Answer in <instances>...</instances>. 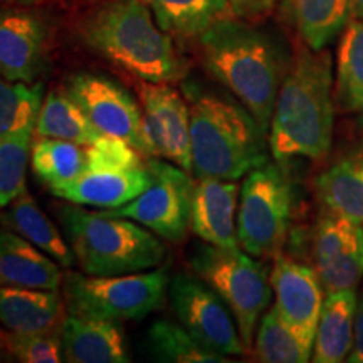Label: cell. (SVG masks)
<instances>
[{"instance_id": "21", "label": "cell", "mask_w": 363, "mask_h": 363, "mask_svg": "<svg viewBox=\"0 0 363 363\" xmlns=\"http://www.w3.org/2000/svg\"><path fill=\"white\" fill-rule=\"evenodd\" d=\"M357 299V291L325 294L313 347V362L340 363L348 360L355 342Z\"/></svg>"}, {"instance_id": "20", "label": "cell", "mask_w": 363, "mask_h": 363, "mask_svg": "<svg viewBox=\"0 0 363 363\" xmlns=\"http://www.w3.org/2000/svg\"><path fill=\"white\" fill-rule=\"evenodd\" d=\"M65 305L59 291L0 286V323L12 333L61 330Z\"/></svg>"}, {"instance_id": "18", "label": "cell", "mask_w": 363, "mask_h": 363, "mask_svg": "<svg viewBox=\"0 0 363 363\" xmlns=\"http://www.w3.org/2000/svg\"><path fill=\"white\" fill-rule=\"evenodd\" d=\"M152 182L147 163L138 169L89 170L69 184L52 189V195L81 207L116 208L138 197Z\"/></svg>"}, {"instance_id": "36", "label": "cell", "mask_w": 363, "mask_h": 363, "mask_svg": "<svg viewBox=\"0 0 363 363\" xmlns=\"http://www.w3.org/2000/svg\"><path fill=\"white\" fill-rule=\"evenodd\" d=\"M350 363H363V279L362 291L357 299V315H355V342H353V350L348 357Z\"/></svg>"}, {"instance_id": "27", "label": "cell", "mask_w": 363, "mask_h": 363, "mask_svg": "<svg viewBox=\"0 0 363 363\" xmlns=\"http://www.w3.org/2000/svg\"><path fill=\"white\" fill-rule=\"evenodd\" d=\"M30 167L34 175L52 190L84 174L86 148L67 140L38 136L30 150Z\"/></svg>"}, {"instance_id": "37", "label": "cell", "mask_w": 363, "mask_h": 363, "mask_svg": "<svg viewBox=\"0 0 363 363\" xmlns=\"http://www.w3.org/2000/svg\"><path fill=\"white\" fill-rule=\"evenodd\" d=\"M43 0H0V6H19V7H34Z\"/></svg>"}, {"instance_id": "19", "label": "cell", "mask_w": 363, "mask_h": 363, "mask_svg": "<svg viewBox=\"0 0 363 363\" xmlns=\"http://www.w3.org/2000/svg\"><path fill=\"white\" fill-rule=\"evenodd\" d=\"M62 279L61 267L49 254L11 229H0V286L59 291Z\"/></svg>"}, {"instance_id": "25", "label": "cell", "mask_w": 363, "mask_h": 363, "mask_svg": "<svg viewBox=\"0 0 363 363\" xmlns=\"http://www.w3.org/2000/svg\"><path fill=\"white\" fill-rule=\"evenodd\" d=\"M157 24L180 39H199L217 22L234 17L229 0H143Z\"/></svg>"}, {"instance_id": "33", "label": "cell", "mask_w": 363, "mask_h": 363, "mask_svg": "<svg viewBox=\"0 0 363 363\" xmlns=\"http://www.w3.org/2000/svg\"><path fill=\"white\" fill-rule=\"evenodd\" d=\"M86 148V172L89 170H125L143 167V153L118 136L101 133Z\"/></svg>"}, {"instance_id": "30", "label": "cell", "mask_w": 363, "mask_h": 363, "mask_svg": "<svg viewBox=\"0 0 363 363\" xmlns=\"http://www.w3.org/2000/svg\"><path fill=\"white\" fill-rule=\"evenodd\" d=\"M147 347L157 362L170 363H222L229 362L219 353L208 350L182 325L160 320L148 328Z\"/></svg>"}, {"instance_id": "9", "label": "cell", "mask_w": 363, "mask_h": 363, "mask_svg": "<svg viewBox=\"0 0 363 363\" xmlns=\"http://www.w3.org/2000/svg\"><path fill=\"white\" fill-rule=\"evenodd\" d=\"M147 167L152 182L138 197L116 208H101V214L138 222L160 239L182 242L190 229L194 182L189 172L169 160L150 157Z\"/></svg>"}, {"instance_id": "11", "label": "cell", "mask_w": 363, "mask_h": 363, "mask_svg": "<svg viewBox=\"0 0 363 363\" xmlns=\"http://www.w3.org/2000/svg\"><path fill=\"white\" fill-rule=\"evenodd\" d=\"M65 91L101 133L123 138L143 155L155 157L143 111L120 83L103 74L78 72L66 81Z\"/></svg>"}, {"instance_id": "2", "label": "cell", "mask_w": 363, "mask_h": 363, "mask_svg": "<svg viewBox=\"0 0 363 363\" xmlns=\"http://www.w3.org/2000/svg\"><path fill=\"white\" fill-rule=\"evenodd\" d=\"M197 40L208 74L229 89L267 133L289 67L274 40L238 17L217 22Z\"/></svg>"}, {"instance_id": "26", "label": "cell", "mask_w": 363, "mask_h": 363, "mask_svg": "<svg viewBox=\"0 0 363 363\" xmlns=\"http://www.w3.org/2000/svg\"><path fill=\"white\" fill-rule=\"evenodd\" d=\"M34 131L38 136L67 140L79 145L93 143L101 135L65 89L49 93L43 99Z\"/></svg>"}, {"instance_id": "38", "label": "cell", "mask_w": 363, "mask_h": 363, "mask_svg": "<svg viewBox=\"0 0 363 363\" xmlns=\"http://www.w3.org/2000/svg\"><path fill=\"white\" fill-rule=\"evenodd\" d=\"M350 11L352 19L363 21V0H350Z\"/></svg>"}, {"instance_id": "7", "label": "cell", "mask_w": 363, "mask_h": 363, "mask_svg": "<svg viewBox=\"0 0 363 363\" xmlns=\"http://www.w3.org/2000/svg\"><path fill=\"white\" fill-rule=\"evenodd\" d=\"M169 266L115 276L67 272L62 298L71 315L111 321H138L157 311L169 294Z\"/></svg>"}, {"instance_id": "16", "label": "cell", "mask_w": 363, "mask_h": 363, "mask_svg": "<svg viewBox=\"0 0 363 363\" xmlns=\"http://www.w3.org/2000/svg\"><path fill=\"white\" fill-rule=\"evenodd\" d=\"M238 180L206 177L194 184L190 229L202 242L224 249H239Z\"/></svg>"}, {"instance_id": "13", "label": "cell", "mask_w": 363, "mask_h": 363, "mask_svg": "<svg viewBox=\"0 0 363 363\" xmlns=\"http://www.w3.org/2000/svg\"><path fill=\"white\" fill-rule=\"evenodd\" d=\"M49 26L30 7L0 6V76L39 83L49 62Z\"/></svg>"}, {"instance_id": "8", "label": "cell", "mask_w": 363, "mask_h": 363, "mask_svg": "<svg viewBox=\"0 0 363 363\" xmlns=\"http://www.w3.org/2000/svg\"><path fill=\"white\" fill-rule=\"evenodd\" d=\"M293 214L291 180L279 162L257 167L242 182L238 208V239L242 251L266 259L283 249Z\"/></svg>"}, {"instance_id": "31", "label": "cell", "mask_w": 363, "mask_h": 363, "mask_svg": "<svg viewBox=\"0 0 363 363\" xmlns=\"http://www.w3.org/2000/svg\"><path fill=\"white\" fill-rule=\"evenodd\" d=\"M35 125L0 135V208L12 203L26 189Z\"/></svg>"}, {"instance_id": "22", "label": "cell", "mask_w": 363, "mask_h": 363, "mask_svg": "<svg viewBox=\"0 0 363 363\" xmlns=\"http://www.w3.org/2000/svg\"><path fill=\"white\" fill-rule=\"evenodd\" d=\"M2 227L11 229L33 242L35 247L52 257L62 267L76 264V256L56 224L44 214L38 206L27 187L12 203H9L7 211L0 216Z\"/></svg>"}, {"instance_id": "34", "label": "cell", "mask_w": 363, "mask_h": 363, "mask_svg": "<svg viewBox=\"0 0 363 363\" xmlns=\"http://www.w3.org/2000/svg\"><path fill=\"white\" fill-rule=\"evenodd\" d=\"M7 350L22 363H59L65 360L62 340L57 331L12 333L6 338Z\"/></svg>"}, {"instance_id": "15", "label": "cell", "mask_w": 363, "mask_h": 363, "mask_svg": "<svg viewBox=\"0 0 363 363\" xmlns=\"http://www.w3.org/2000/svg\"><path fill=\"white\" fill-rule=\"evenodd\" d=\"M269 279L276 299L274 306L281 318L299 337L315 345L326 294L315 267L299 264L279 252L274 257Z\"/></svg>"}, {"instance_id": "5", "label": "cell", "mask_w": 363, "mask_h": 363, "mask_svg": "<svg viewBox=\"0 0 363 363\" xmlns=\"http://www.w3.org/2000/svg\"><path fill=\"white\" fill-rule=\"evenodd\" d=\"M56 216L86 274L115 276L153 269L167 256L160 238L135 220L84 211L76 203L56 206Z\"/></svg>"}, {"instance_id": "32", "label": "cell", "mask_w": 363, "mask_h": 363, "mask_svg": "<svg viewBox=\"0 0 363 363\" xmlns=\"http://www.w3.org/2000/svg\"><path fill=\"white\" fill-rule=\"evenodd\" d=\"M43 93V83H13L0 76V135L35 125Z\"/></svg>"}, {"instance_id": "3", "label": "cell", "mask_w": 363, "mask_h": 363, "mask_svg": "<svg viewBox=\"0 0 363 363\" xmlns=\"http://www.w3.org/2000/svg\"><path fill=\"white\" fill-rule=\"evenodd\" d=\"M84 43L140 81L177 83L187 65L143 0H110L83 24Z\"/></svg>"}, {"instance_id": "29", "label": "cell", "mask_w": 363, "mask_h": 363, "mask_svg": "<svg viewBox=\"0 0 363 363\" xmlns=\"http://www.w3.org/2000/svg\"><path fill=\"white\" fill-rule=\"evenodd\" d=\"M252 347L259 362L306 363L311 360L315 345L299 337L281 318L276 306H271L261 316Z\"/></svg>"}, {"instance_id": "12", "label": "cell", "mask_w": 363, "mask_h": 363, "mask_svg": "<svg viewBox=\"0 0 363 363\" xmlns=\"http://www.w3.org/2000/svg\"><path fill=\"white\" fill-rule=\"evenodd\" d=\"M311 256L325 293L357 291L363 279V225L326 211L313 230Z\"/></svg>"}, {"instance_id": "4", "label": "cell", "mask_w": 363, "mask_h": 363, "mask_svg": "<svg viewBox=\"0 0 363 363\" xmlns=\"http://www.w3.org/2000/svg\"><path fill=\"white\" fill-rule=\"evenodd\" d=\"M192 136V174L239 180L269 162L267 133L240 103L187 89Z\"/></svg>"}, {"instance_id": "35", "label": "cell", "mask_w": 363, "mask_h": 363, "mask_svg": "<svg viewBox=\"0 0 363 363\" xmlns=\"http://www.w3.org/2000/svg\"><path fill=\"white\" fill-rule=\"evenodd\" d=\"M234 17L246 22L264 19L274 11L279 0H229Z\"/></svg>"}, {"instance_id": "6", "label": "cell", "mask_w": 363, "mask_h": 363, "mask_svg": "<svg viewBox=\"0 0 363 363\" xmlns=\"http://www.w3.org/2000/svg\"><path fill=\"white\" fill-rule=\"evenodd\" d=\"M190 267L225 303L244 347L251 352L254 331L272 299L269 267L240 247L224 249L207 242L194 247Z\"/></svg>"}, {"instance_id": "28", "label": "cell", "mask_w": 363, "mask_h": 363, "mask_svg": "<svg viewBox=\"0 0 363 363\" xmlns=\"http://www.w3.org/2000/svg\"><path fill=\"white\" fill-rule=\"evenodd\" d=\"M335 96L343 111L363 115V21L345 26L337 52Z\"/></svg>"}, {"instance_id": "24", "label": "cell", "mask_w": 363, "mask_h": 363, "mask_svg": "<svg viewBox=\"0 0 363 363\" xmlns=\"http://www.w3.org/2000/svg\"><path fill=\"white\" fill-rule=\"evenodd\" d=\"M284 13L313 51L326 49L352 19L350 0H284Z\"/></svg>"}, {"instance_id": "10", "label": "cell", "mask_w": 363, "mask_h": 363, "mask_svg": "<svg viewBox=\"0 0 363 363\" xmlns=\"http://www.w3.org/2000/svg\"><path fill=\"white\" fill-rule=\"evenodd\" d=\"M169 298L180 325L208 350L222 357L247 353L233 313L195 272H177L172 276Z\"/></svg>"}, {"instance_id": "14", "label": "cell", "mask_w": 363, "mask_h": 363, "mask_svg": "<svg viewBox=\"0 0 363 363\" xmlns=\"http://www.w3.org/2000/svg\"><path fill=\"white\" fill-rule=\"evenodd\" d=\"M138 98L153 155L192 172L189 101L170 83L140 81Z\"/></svg>"}, {"instance_id": "1", "label": "cell", "mask_w": 363, "mask_h": 363, "mask_svg": "<svg viewBox=\"0 0 363 363\" xmlns=\"http://www.w3.org/2000/svg\"><path fill=\"white\" fill-rule=\"evenodd\" d=\"M335 78L328 49L299 44L281 84L269 125V153L276 162L321 160L333 142Z\"/></svg>"}, {"instance_id": "17", "label": "cell", "mask_w": 363, "mask_h": 363, "mask_svg": "<svg viewBox=\"0 0 363 363\" xmlns=\"http://www.w3.org/2000/svg\"><path fill=\"white\" fill-rule=\"evenodd\" d=\"M62 353L69 363H128L123 325L67 313L61 326Z\"/></svg>"}, {"instance_id": "23", "label": "cell", "mask_w": 363, "mask_h": 363, "mask_svg": "<svg viewBox=\"0 0 363 363\" xmlns=\"http://www.w3.org/2000/svg\"><path fill=\"white\" fill-rule=\"evenodd\" d=\"M315 190L326 211L363 225V148L347 153L321 172Z\"/></svg>"}]
</instances>
